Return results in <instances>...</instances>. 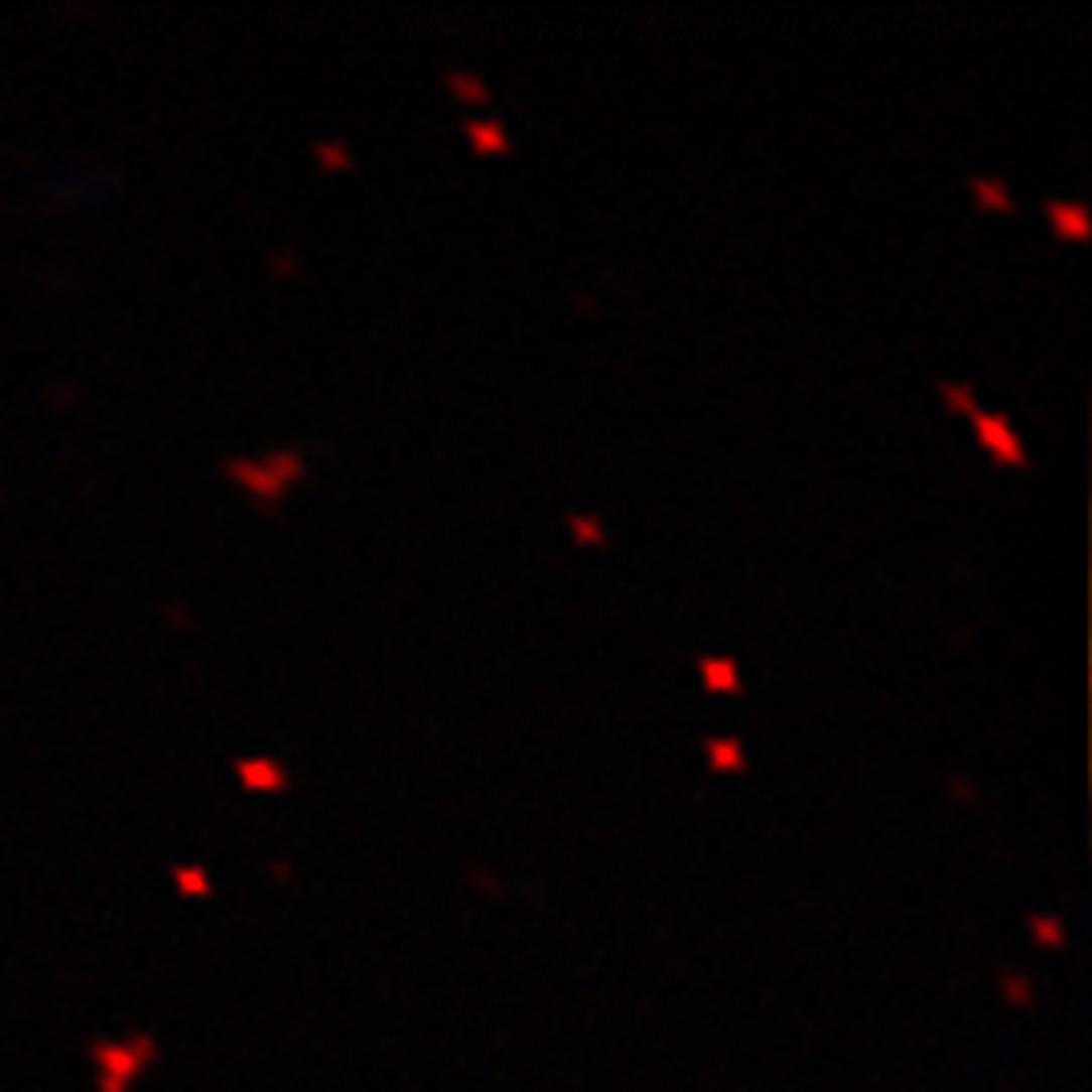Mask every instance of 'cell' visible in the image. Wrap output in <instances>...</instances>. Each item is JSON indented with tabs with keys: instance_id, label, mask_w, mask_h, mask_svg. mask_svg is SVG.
<instances>
[{
	"instance_id": "cell-6",
	"label": "cell",
	"mask_w": 1092,
	"mask_h": 1092,
	"mask_svg": "<svg viewBox=\"0 0 1092 1092\" xmlns=\"http://www.w3.org/2000/svg\"><path fill=\"white\" fill-rule=\"evenodd\" d=\"M239 773H243L247 785H263V789H280L284 785V773L276 765H267V761H243Z\"/></svg>"
},
{
	"instance_id": "cell-8",
	"label": "cell",
	"mask_w": 1092,
	"mask_h": 1092,
	"mask_svg": "<svg viewBox=\"0 0 1092 1092\" xmlns=\"http://www.w3.org/2000/svg\"><path fill=\"white\" fill-rule=\"evenodd\" d=\"M567 522H571V530H575L583 542H603V526H599L591 514H567Z\"/></svg>"
},
{
	"instance_id": "cell-3",
	"label": "cell",
	"mask_w": 1092,
	"mask_h": 1092,
	"mask_svg": "<svg viewBox=\"0 0 1092 1092\" xmlns=\"http://www.w3.org/2000/svg\"><path fill=\"white\" fill-rule=\"evenodd\" d=\"M1048 215L1056 223V231H1064L1068 239H1084L1088 235V211L1080 202H1060V198H1048Z\"/></svg>"
},
{
	"instance_id": "cell-2",
	"label": "cell",
	"mask_w": 1092,
	"mask_h": 1092,
	"mask_svg": "<svg viewBox=\"0 0 1092 1092\" xmlns=\"http://www.w3.org/2000/svg\"><path fill=\"white\" fill-rule=\"evenodd\" d=\"M700 676L712 692H736L740 688V672L732 656H700Z\"/></svg>"
},
{
	"instance_id": "cell-9",
	"label": "cell",
	"mask_w": 1092,
	"mask_h": 1092,
	"mask_svg": "<svg viewBox=\"0 0 1092 1092\" xmlns=\"http://www.w3.org/2000/svg\"><path fill=\"white\" fill-rule=\"evenodd\" d=\"M449 86L461 94V98H486V86H482V78H473V74H449Z\"/></svg>"
},
{
	"instance_id": "cell-11",
	"label": "cell",
	"mask_w": 1092,
	"mask_h": 1092,
	"mask_svg": "<svg viewBox=\"0 0 1092 1092\" xmlns=\"http://www.w3.org/2000/svg\"><path fill=\"white\" fill-rule=\"evenodd\" d=\"M947 397H951V401H955L959 409H967V413L975 409V401H971V393H967V389H959V385H947Z\"/></svg>"
},
{
	"instance_id": "cell-4",
	"label": "cell",
	"mask_w": 1092,
	"mask_h": 1092,
	"mask_svg": "<svg viewBox=\"0 0 1092 1092\" xmlns=\"http://www.w3.org/2000/svg\"><path fill=\"white\" fill-rule=\"evenodd\" d=\"M465 134H469V142H473L477 150H506V146H510L502 122H494V118H486V122H465Z\"/></svg>"
},
{
	"instance_id": "cell-7",
	"label": "cell",
	"mask_w": 1092,
	"mask_h": 1092,
	"mask_svg": "<svg viewBox=\"0 0 1092 1092\" xmlns=\"http://www.w3.org/2000/svg\"><path fill=\"white\" fill-rule=\"evenodd\" d=\"M971 190H975L979 202H987V207H991V202H995V207H1007V186H1003L999 178H975Z\"/></svg>"
},
{
	"instance_id": "cell-5",
	"label": "cell",
	"mask_w": 1092,
	"mask_h": 1092,
	"mask_svg": "<svg viewBox=\"0 0 1092 1092\" xmlns=\"http://www.w3.org/2000/svg\"><path fill=\"white\" fill-rule=\"evenodd\" d=\"M704 744H708L712 769H744V748H740V740L724 736V740H704Z\"/></svg>"
},
{
	"instance_id": "cell-1",
	"label": "cell",
	"mask_w": 1092,
	"mask_h": 1092,
	"mask_svg": "<svg viewBox=\"0 0 1092 1092\" xmlns=\"http://www.w3.org/2000/svg\"><path fill=\"white\" fill-rule=\"evenodd\" d=\"M971 421H975V429H979V441L999 457V461H1011V465H1023L1028 461V453H1023V445H1019V437L1011 433V425H1007V417L1003 413H979V409H971Z\"/></svg>"
},
{
	"instance_id": "cell-10",
	"label": "cell",
	"mask_w": 1092,
	"mask_h": 1092,
	"mask_svg": "<svg viewBox=\"0 0 1092 1092\" xmlns=\"http://www.w3.org/2000/svg\"><path fill=\"white\" fill-rule=\"evenodd\" d=\"M1032 927H1036L1040 943H1048V947H1052V943H1060V935H1064V931H1060V923H1052V919H1032Z\"/></svg>"
}]
</instances>
